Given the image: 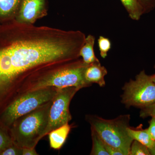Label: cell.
Listing matches in <instances>:
<instances>
[{
	"instance_id": "10",
	"label": "cell",
	"mask_w": 155,
	"mask_h": 155,
	"mask_svg": "<svg viewBox=\"0 0 155 155\" xmlns=\"http://www.w3.org/2000/svg\"><path fill=\"white\" fill-rule=\"evenodd\" d=\"M71 130L69 123L51 130L48 133L50 146L55 150H59L64 144Z\"/></svg>"
},
{
	"instance_id": "4",
	"label": "cell",
	"mask_w": 155,
	"mask_h": 155,
	"mask_svg": "<svg viewBox=\"0 0 155 155\" xmlns=\"http://www.w3.org/2000/svg\"><path fill=\"white\" fill-rule=\"evenodd\" d=\"M86 119L105 143L120 150L124 155H129L134 140L127 132L130 115H120L112 119L89 115H87Z\"/></svg>"
},
{
	"instance_id": "19",
	"label": "cell",
	"mask_w": 155,
	"mask_h": 155,
	"mask_svg": "<svg viewBox=\"0 0 155 155\" xmlns=\"http://www.w3.org/2000/svg\"><path fill=\"white\" fill-rule=\"evenodd\" d=\"M22 149L13 143L0 153V155H22Z\"/></svg>"
},
{
	"instance_id": "11",
	"label": "cell",
	"mask_w": 155,
	"mask_h": 155,
	"mask_svg": "<svg viewBox=\"0 0 155 155\" xmlns=\"http://www.w3.org/2000/svg\"><path fill=\"white\" fill-rule=\"evenodd\" d=\"M95 38L94 35H89L86 36L84 43L79 52V56L82 58L84 62L87 64L100 61L95 54Z\"/></svg>"
},
{
	"instance_id": "24",
	"label": "cell",
	"mask_w": 155,
	"mask_h": 155,
	"mask_svg": "<svg viewBox=\"0 0 155 155\" xmlns=\"http://www.w3.org/2000/svg\"><path fill=\"white\" fill-rule=\"evenodd\" d=\"M22 155H37L35 148H23Z\"/></svg>"
},
{
	"instance_id": "25",
	"label": "cell",
	"mask_w": 155,
	"mask_h": 155,
	"mask_svg": "<svg viewBox=\"0 0 155 155\" xmlns=\"http://www.w3.org/2000/svg\"><path fill=\"white\" fill-rule=\"evenodd\" d=\"M148 150L150 155H155V142L152 146L148 148Z\"/></svg>"
},
{
	"instance_id": "1",
	"label": "cell",
	"mask_w": 155,
	"mask_h": 155,
	"mask_svg": "<svg viewBox=\"0 0 155 155\" xmlns=\"http://www.w3.org/2000/svg\"><path fill=\"white\" fill-rule=\"evenodd\" d=\"M86 35L79 30L36 26L13 18L0 24V113L23 81L78 59Z\"/></svg>"
},
{
	"instance_id": "17",
	"label": "cell",
	"mask_w": 155,
	"mask_h": 155,
	"mask_svg": "<svg viewBox=\"0 0 155 155\" xmlns=\"http://www.w3.org/2000/svg\"><path fill=\"white\" fill-rule=\"evenodd\" d=\"M13 143L9 130L0 125V153Z\"/></svg>"
},
{
	"instance_id": "12",
	"label": "cell",
	"mask_w": 155,
	"mask_h": 155,
	"mask_svg": "<svg viewBox=\"0 0 155 155\" xmlns=\"http://www.w3.org/2000/svg\"><path fill=\"white\" fill-rule=\"evenodd\" d=\"M131 19L138 21L145 14L144 9L139 0H120Z\"/></svg>"
},
{
	"instance_id": "5",
	"label": "cell",
	"mask_w": 155,
	"mask_h": 155,
	"mask_svg": "<svg viewBox=\"0 0 155 155\" xmlns=\"http://www.w3.org/2000/svg\"><path fill=\"white\" fill-rule=\"evenodd\" d=\"M58 89L48 87L18 96L0 114V125L9 130L16 120L52 101Z\"/></svg>"
},
{
	"instance_id": "8",
	"label": "cell",
	"mask_w": 155,
	"mask_h": 155,
	"mask_svg": "<svg viewBox=\"0 0 155 155\" xmlns=\"http://www.w3.org/2000/svg\"><path fill=\"white\" fill-rule=\"evenodd\" d=\"M47 15L45 0H23L15 19L20 22L33 24Z\"/></svg>"
},
{
	"instance_id": "3",
	"label": "cell",
	"mask_w": 155,
	"mask_h": 155,
	"mask_svg": "<svg viewBox=\"0 0 155 155\" xmlns=\"http://www.w3.org/2000/svg\"><path fill=\"white\" fill-rule=\"evenodd\" d=\"M88 65L79 58L63 64L32 81L27 91L48 87L81 89L90 86L84 78V71Z\"/></svg>"
},
{
	"instance_id": "9",
	"label": "cell",
	"mask_w": 155,
	"mask_h": 155,
	"mask_svg": "<svg viewBox=\"0 0 155 155\" xmlns=\"http://www.w3.org/2000/svg\"><path fill=\"white\" fill-rule=\"evenodd\" d=\"M107 69L100 61L88 64L84 71V78L90 84L96 83L101 87L105 85V77L107 74Z\"/></svg>"
},
{
	"instance_id": "23",
	"label": "cell",
	"mask_w": 155,
	"mask_h": 155,
	"mask_svg": "<svg viewBox=\"0 0 155 155\" xmlns=\"http://www.w3.org/2000/svg\"><path fill=\"white\" fill-rule=\"evenodd\" d=\"M104 144L106 149L109 155H124L122 152L118 149L106 144L105 143Z\"/></svg>"
},
{
	"instance_id": "14",
	"label": "cell",
	"mask_w": 155,
	"mask_h": 155,
	"mask_svg": "<svg viewBox=\"0 0 155 155\" xmlns=\"http://www.w3.org/2000/svg\"><path fill=\"white\" fill-rule=\"evenodd\" d=\"M127 132L133 140L139 142L148 148L154 144L155 141L151 137L147 128L145 129H134L130 127L127 129Z\"/></svg>"
},
{
	"instance_id": "21",
	"label": "cell",
	"mask_w": 155,
	"mask_h": 155,
	"mask_svg": "<svg viewBox=\"0 0 155 155\" xmlns=\"http://www.w3.org/2000/svg\"><path fill=\"white\" fill-rule=\"evenodd\" d=\"M144 9L145 14L149 13L155 8V0H139Z\"/></svg>"
},
{
	"instance_id": "7",
	"label": "cell",
	"mask_w": 155,
	"mask_h": 155,
	"mask_svg": "<svg viewBox=\"0 0 155 155\" xmlns=\"http://www.w3.org/2000/svg\"><path fill=\"white\" fill-rule=\"evenodd\" d=\"M80 89L73 87L58 89L57 94L52 101L47 127L43 137L71 121L72 117L69 111V105L72 98Z\"/></svg>"
},
{
	"instance_id": "13",
	"label": "cell",
	"mask_w": 155,
	"mask_h": 155,
	"mask_svg": "<svg viewBox=\"0 0 155 155\" xmlns=\"http://www.w3.org/2000/svg\"><path fill=\"white\" fill-rule=\"evenodd\" d=\"M19 0H0V18L6 20L16 17L15 12L19 5Z\"/></svg>"
},
{
	"instance_id": "26",
	"label": "cell",
	"mask_w": 155,
	"mask_h": 155,
	"mask_svg": "<svg viewBox=\"0 0 155 155\" xmlns=\"http://www.w3.org/2000/svg\"><path fill=\"white\" fill-rule=\"evenodd\" d=\"M154 68H155V65L154 66ZM150 76L153 81L155 83V73L154 74H153V75H150Z\"/></svg>"
},
{
	"instance_id": "20",
	"label": "cell",
	"mask_w": 155,
	"mask_h": 155,
	"mask_svg": "<svg viewBox=\"0 0 155 155\" xmlns=\"http://www.w3.org/2000/svg\"><path fill=\"white\" fill-rule=\"evenodd\" d=\"M140 116L142 118L148 117H155V103L145 107L142 108L140 113Z\"/></svg>"
},
{
	"instance_id": "15",
	"label": "cell",
	"mask_w": 155,
	"mask_h": 155,
	"mask_svg": "<svg viewBox=\"0 0 155 155\" xmlns=\"http://www.w3.org/2000/svg\"><path fill=\"white\" fill-rule=\"evenodd\" d=\"M92 147L90 155H109L106 149L104 143L99 136L93 129L91 128Z\"/></svg>"
},
{
	"instance_id": "18",
	"label": "cell",
	"mask_w": 155,
	"mask_h": 155,
	"mask_svg": "<svg viewBox=\"0 0 155 155\" xmlns=\"http://www.w3.org/2000/svg\"><path fill=\"white\" fill-rule=\"evenodd\" d=\"M129 155H150L148 148L137 140H134L130 146Z\"/></svg>"
},
{
	"instance_id": "22",
	"label": "cell",
	"mask_w": 155,
	"mask_h": 155,
	"mask_svg": "<svg viewBox=\"0 0 155 155\" xmlns=\"http://www.w3.org/2000/svg\"><path fill=\"white\" fill-rule=\"evenodd\" d=\"M151 137L155 141V117H151L149 121V126L147 128Z\"/></svg>"
},
{
	"instance_id": "6",
	"label": "cell",
	"mask_w": 155,
	"mask_h": 155,
	"mask_svg": "<svg viewBox=\"0 0 155 155\" xmlns=\"http://www.w3.org/2000/svg\"><path fill=\"white\" fill-rule=\"evenodd\" d=\"M121 102L127 108H142L155 103V83L144 70L135 79H130L122 87Z\"/></svg>"
},
{
	"instance_id": "16",
	"label": "cell",
	"mask_w": 155,
	"mask_h": 155,
	"mask_svg": "<svg viewBox=\"0 0 155 155\" xmlns=\"http://www.w3.org/2000/svg\"><path fill=\"white\" fill-rule=\"evenodd\" d=\"M98 47L100 51V55L102 58H105L108 55V53L111 48L110 40L107 38L100 36L97 40Z\"/></svg>"
},
{
	"instance_id": "2",
	"label": "cell",
	"mask_w": 155,
	"mask_h": 155,
	"mask_svg": "<svg viewBox=\"0 0 155 155\" xmlns=\"http://www.w3.org/2000/svg\"><path fill=\"white\" fill-rule=\"evenodd\" d=\"M52 101L16 120L9 128L13 143L23 148H35L44 137Z\"/></svg>"
}]
</instances>
